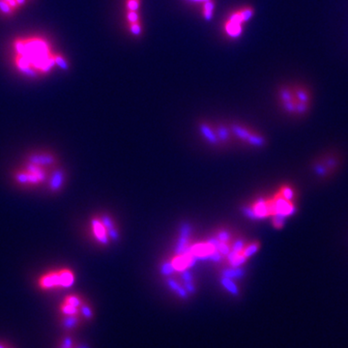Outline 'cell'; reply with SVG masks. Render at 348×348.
Masks as SVG:
<instances>
[{"instance_id": "cell-1", "label": "cell", "mask_w": 348, "mask_h": 348, "mask_svg": "<svg viewBox=\"0 0 348 348\" xmlns=\"http://www.w3.org/2000/svg\"><path fill=\"white\" fill-rule=\"evenodd\" d=\"M12 50L15 68L28 78L46 76L55 67L69 68L65 57L55 52L50 43L41 36L17 38L12 44Z\"/></svg>"}, {"instance_id": "cell-2", "label": "cell", "mask_w": 348, "mask_h": 348, "mask_svg": "<svg viewBox=\"0 0 348 348\" xmlns=\"http://www.w3.org/2000/svg\"><path fill=\"white\" fill-rule=\"evenodd\" d=\"M278 100L280 107L292 116L307 115L312 107L313 94L302 84H286L279 87Z\"/></svg>"}, {"instance_id": "cell-3", "label": "cell", "mask_w": 348, "mask_h": 348, "mask_svg": "<svg viewBox=\"0 0 348 348\" xmlns=\"http://www.w3.org/2000/svg\"><path fill=\"white\" fill-rule=\"evenodd\" d=\"M76 280L75 273L69 268L48 271L37 279V286L42 291L63 289L73 286Z\"/></svg>"}, {"instance_id": "cell-4", "label": "cell", "mask_w": 348, "mask_h": 348, "mask_svg": "<svg viewBox=\"0 0 348 348\" xmlns=\"http://www.w3.org/2000/svg\"><path fill=\"white\" fill-rule=\"evenodd\" d=\"M255 15V9L251 6L242 7L232 12L223 23V31L232 39L239 38L243 32V25L248 23Z\"/></svg>"}, {"instance_id": "cell-5", "label": "cell", "mask_w": 348, "mask_h": 348, "mask_svg": "<svg viewBox=\"0 0 348 348\" xmlns=\"http://www.w3.org/2000/svg\"><path fill=\"white\" fill-rule=\"evenodd\" d=\"M26 177H27V186H38L43 184L48 179V172L46 167L37 165L31 162H25L23 166Z\"/></svg>"}, {"instance_id": "cell-6", "label": "cell", "mask_w": 348, "mask_h": 348, "mask_svg": "<svg viewBox=\"0 0 348 348\" xmlns=\"http://www.w3.org/2000/svg\"><path fill=\"white\" fill-rule=\"evenodd\" d=\"M318 156L321 158V160L325 162V164L329 167V169L334 175H336L340 170L343 163V157L339 151L330 149L318 154Z\"/></svg>"}, {"instance_id": "cell-7", "label": "cell", "mask_w": 348, "mask_h": 348, "mask_svg": "<svg viewBox=\"0 0 348 348\" xmlns=\"http://www.w3.org/2000/svg\"><path fill=\"white\" fill-rule=\"evenodd\" d=\"M310 169L313 176L320 182H326L335 176L318 155L310 162Z\"/></svg>"}, {"instance_id": "cell-8", "label": "cell", "mask_w": 348, "mask_h": 348, "mask_svg": "<svg viewBox=\"0 0 348 348\" xmlns=\"http://www.w3.org/2000/svg\"><path fill=\"white\" fill-rule=\"evenodd\" d=\"M25 162H31L43 167H48L57 163V158L54 154L49 152H36L29 154L26 157Z\"/></svg>"}, {"instance_id": "cell-9", "label": "cell", "mask_w": 348, "mask_h": 348, "mask_svg": "<svg viewBox=\"0 0 348 348\" xmlns=\"http://www.w3.org/2000/svg\"><path fill=\"white\" fill-rule=\"evenodd\" d=\"M83 323L81 315H59V325L64 333H75Z\"/></svg>"}, {"instance_id": "cell-10", "label": "cell", "mask_w": 348, "mask_h": 348, "mask_svg": "<svg viewBox=\"0 0 348 348\" xmlns=\"http://www.w3.org/2000/svg\"><path fill=\"white\" fill-rule=\"evenodd\" d=\"M255 216L258 219H264L272 216V201L271 198H258L252 205Z\"/></svg>"}, {"instance_id": "cell-11", "label": "cell", "mask_w": 348, "mask_h": 348, "mask_svg": "<svg viewBox=\"0 0 348 348\" xmlns=\"http://www.w3.org/2000/svg\"><path fill=\"white\" fill-rule=\"evenodd\" d=\"M48 189L52 193H57L65 182V171L62 168H54L52 172L48 175Z\"/></svg>"}, {"instance_id": "cell-12", "label": "cell", "mask_w": 348, "mask_h": 348, "mask_svg": "<svg viewBox=\"0 0 348 348\" xmlns=\"http://www.w3.org/2000/svg\"><path fill=\"white\" fill-rule=\"evenodd\" d=\"M91 228H92L93 235L95 239L102 245H107L109 242V238L107 235V230L104 227V224L100 220V218H93L91 220Z\"/></svg>"}, {"instance_id": "cell-13", "label": "cell", "mask_w": 348, "mask_h": 348, "mask_svg": "<svg viewBox=\"0 0 348 348\" xmlns=\"http://www.w3.org/2000/svg\"><path fill=\"white\" fill-rule=\"evenodd\" d=\"M217 249L208 242L196 244L191 247V253L197 259H210V256Z\"/></svg>"}, {"instance_id": "cell-14", "label": "cell", "mask_w": 348, "mask_h": 348, "mask_svg": "<svg viewBox=\"0 0 348 348\" xmlns=\"http://www.w3.org/2000/svg\"><path fill=\"white\" fill-rule=\"evenodd\" d=\"M20 8L17 0H0V13L4 16H12Z\"/></svg>"}, {"instance_id": "cell-15", "label": "cell", "mask_w": 348, "mask_h": 348, "mask_svg": "<svg viewBox=\"0 0 348 348\" xmlns=\"http://www.w3.org/2000/svg\"><path fill=\"white\" fill-rule=\"evenodd\" d=\"M59 315H81L80 308L70 305L66 302L61 301L58 307Z\"/></svg>"}, {"instance_id": "cell-16", "label": "cell", "mask_w": 348, "mask_h": 348, "mask_svg": "<svg viewBox=\"0 0 348 348\" xmlns=\"http://www.w3.org/2000/svg\"><path fill=\"white\" fill-rule=\"evenodd\" d=\"M199 130L202 134V136L209 141L211 144H217L219 139L217 137V134L212 130V128L208 126L206 123H202L199 126Z\"/></svg>"}, {"instance_id": "cell-17", "label": "cell", "mask_w": 348, "mask_h": 348, "mask_svg": "<svg viewBox=\"0 0 348 348\" xmlns=\"http://www.w3.org/2000/svg\"><path fill=\"white\" fill-rule=\"evenodd\" d=\"M226 256H227L228 262L231 265L232 268H237V267L243 265L244 263L248 259L245 255H243L242 253H236V252H233V251H230V253Z\"/></svg>"}, {"instance_id": "cell-18", "label": "cell", "mask_w": 348, "mask_h": 348, "mask_svg": "<svg viewBox=\"0 0 348 348\" xmlns=\"http://www.w3.org/2000/svg\"><path fill=\"white\" fill-rule=\"evenodd\" d=\"M215 11L214 0H209L202 4V16L206 21H211Z\"/></svg>"}, {"instance_id": "cell-19", "label": "cell", "mask_w": 348, "mask_h": 348, "mask_svg": "<svg viewBox=\"0 0 348 348\" xmlns=\"http://www.w3.org/2000/svg\"><path fill=\"white\" fill-rule=\"evenodd\" d=\"M80 312H81V317L84 320V322L91 321L94 318V311H93L91 306L85 301L81 304Z\"/></svg>"}, {"instance_id": "cell-20", "label": "cell", "mask_w": 348, "mask_h": 348, "mask_svg": "<svg viewBox=\"0 0 348 348\" xmlns=\"http://www.w3.org/2000/svg\"><path fill=\"white\" fill-rule=\"evenodd\" d=\"M247 142L255 147H263L266 144V139L264 137L258 135V134H254L252 133L250 135V137L247 139Z\"/></svg>"}, {"instance_id": "cell-21", "label": "cell", "mask_w": 348, "mask_h": 348, "mask_svg": "<svg viewBox=\"0 0 348 348\" xmlns=\"http://www.w3.org/2000/svg\"><path fill=\"white\" fill-rule=\"evenodd\" d=\"M244 275H245V271L239 267L222 271V277H225V278H243Z\"/></svg>"}, {"instance_id": "cell-22", "label": "cell", "mask_w": 348, "mask_h": 348, "mask_svg": "<svg viewBox=\"0 0 348 348\" xmlns=\"http://www.w3.org/2000/svg\"><path fill=\"white\" fill-rule=\"evenodd\" d=\"M232 132L236 137H238L239 139H243V140H246V141L250 137V135L252 134V132L250 130L242 127L240 125H236V124L232 125Z\"/></svg>"}, {"instance_id": "cell-23", "label": "cell", "mask_w": 348, "mask_h": 348, "mask_svg": "<svg viewBox=\"0 0 348 348\" xmlns=\"http://www.w3.org/2000/svg\"><path fill=\"white\" fill-rule=\"evenodd\" d=\"M278 193L281 197H284L285 199L294 202V200H295V191H294V189L291 186L284 185L280 187Z\"/></svg>"}, {"instance_id": "cell-24", "label": "cell", "mask_w": 348, "mask_h": 348, "mask_svg": "<svg viewBox=\"0 0 348 348\" xmlns=\"http://www.w3.org/2000/svg\"><path fill=\"white\" fill-rule=\"evenodd\" d=\"M220 282L222 284V286L227 290L228 292H230L233 295H238L239 294V289L236 286V284L231 280V278H225V277H221Z\"/></svg>"}, {"instance_id": "cell-25", "label": "cell", "mask_w": 348, "mask_h": 348, "mask_svg": "<svg viewBox=\"0 0 348 348\" xmlns=\"http://www.w3.org/2000/svg\"><path fill=\"white\" fill-rule=\"evenodd\" d=\"M259 249H260L259 243L258 242H255V243L250 244L247 247H245L243 251H242V254L247 258H249V257H251V256H253L255 254H256Z\"/></svg>"}, {"instance_id": "cell-26", "label": "cell", "mask_w": 348, "mask_h": 348, "mask_svg": "<svg viewBox=\"0 0 348 348\" xmlns=\"http://www.w3.org/2000/svg\"><path fill=\"white\" fill-rule=\"evenodd\" d=\"M285 220H286V217L281 216V215H274V216H272L273 225L277 229H280V228L283 227V225L285 223Z\"/></svg>"}, {"instance_id": "cell-27", "label": "cell", "mask_w": 348, "mask_h": 348, "mask_svg": "<svg viewBox=\"0 0 348 348\" xmlns=\"http://www.w3.org/2000/svg\"><path fill=\"white\" fill-rule=\"evenodd\" d=\"M129 31L134 36H140L142 33V25L140 22L134 23H128Z\"/></svg>"}, {"instance_id": "cell-28", "label": "cell", "mask_w": 348, "mask_h": 348, "mask_svg": "<svg viewBox=\"0 0 348 348\" xmlns=\"http://www.w3.org/2000/svg\"><path fill=\"white\" fill-rule=\"evenodd\" d=\"M174 268L171 261H164L161 266V273L163 276H169L173 273Z\"/></svg>"}, {"instance_id": "cell-29", "label": "cell", "mask_w": 348, "mask_h": 348, "mask_svg": "<svg viewBox=\"0 0 348 348\" xmlns=\"http://www.w3.org/2000/svg\"><path fill=\"white\" fill-rule=\"evenodd\" d=\"M217 137H218L219 140L225 141L229 137V131L224 126L220 125L219 127L217 128Z\"/></svg>"}, {"instance_id": "cell-30", "label": "cell", "mask_w": 348, "mask_h": 348, "mask_svg": "<svg viewBox=\"0 0 348 348\" xmlns=\"http://www.w3.org/2000/svg\"><path fill=\"white\" fill-rule=\"evenodd\" d=\"M100 220L102 221V223L104 224V227L106 228V230H109L111 228H114L115 225H114V222L112 219L108 216V215H102Z\"/></svg>"}, {"instance_id": "cell-31", "label": "cell", "mask_w": 348, "mask_h": 348, "mask_svg": "<svg viewBox=\"0 0 348 348\" xmlns=\"http://www.w3.org/2000/svg\"><path fill=\"white\" fill-rule=\"evenodd\" d=\"M125 6L127 11H138L140 7V0H126Z\"/></svg>"}, {"instance_id": "cell-32", "label": "cell", "mask_w": 348, "mask_h": 348, "mask_svg": "<svg viewBox=\"0 0 348 348\" xmlns=\"http://www.w3.org/2000/svg\"><path fill=\"white\" fill-rule=\"evenodd\" d=\"M126 20L128 23H134L140 22V17H139L138 11H127L126 13Z\"/></svg>"}, {"instance_id": "cell-33", "label": "cell", "mask_w": 348, "mask_h": 348, "mask_svg": "<svg viewBox=\"0 0 348 348\" xmlns=\"http://www.w3.org/2000/svg\"><path fill=\"white\" fill-rule=\"evenodd\" d=\"M216 249L218 250V252L220 253V255H227L230 253V251H231V249L229 248L228 244L222 243V242H220V241L218 243V245L216 246Z\"/></svg>"}, {"instance_id": "cell-34", "label": "cell", "mask_w": 348, "mask_h": 348, "mask_svg": "<svg viewBox=\"0 0 348 348\" xmlns=\"http://www.w3.org/2000/svg\"><path fill=\"white\" fill-rule=\"evenodd\" d=\"M216 237L219 239V241L222 242V243H228L230 238H231V234L227 230H220L217 234Z\"/></svg>"}, {"instance_id": "cell-35", "label": "cell", "mask_w": 348, "mask_h": 348, "mask_svg": "<svg viewBox=\"0 0 348 348\" xmlns=\"http://www.w3.org/2000/svg\"><path fill=\"white\" fill-rule=\"evenodd\" d=\"M244 248H245V241L242 239H239V240L235 241L232 245L231 251L236 252V253H242Z\"/></svg>"}, {"instance_id": "cell-36", "label": "cell", "mask_w": 348, "mask_h": 348, "mask_svg": "<svg viewBox=\"0 0 348 348\" xmlns=\"http://www.w3.org/2000/svg\"><path fill=\"white\" fill-rule=\"evenodd\" d=\"M244 215L249 218V219H252V220H257L256 216H255V212L254 210L252 208V206H249V207H244L243 208Z\"/></svg>"}, {"instance_id": "cell-37", "label": "cell", "mask_w": 348, "mask_h": 348, "mask_svg": "<svg viewBox=\"0 0 348 348\" xmlns=\"http://www.w3.org/2000/svg\"><path fill=\"white\" fill-rule=\"evenodd\" d=\"M107 235H108V238L112 241H117L119 239V233L117 231L115 227L107 230Z\"/></svg>"}, {"instance_id": "cell-38", "label": "cell", "mask_w": 348, "mask_h": 348, "mask_svg": "<svg viewBox=\"0 0 348 348\" xmlns=\"http://www.w3.org/2000/svg\"><path fill=\"white\" fill-rule=\"evenodd\" d=\"M167 285H168L171 289L174 290L175 292L180 287V285L178 284V282H177L176 280L172 279V278H168V279H167Z\"/></svg>"}, {"instance_id": "cell-39", "label": "cell", "mask_w": 348, "mask_h": 348, "mask_svg": "<svg viewBox=\"0 0 348 348\" xmlns=\"http://www.w3.org/2000/svg\"><path fill=\"white\" fill-rule=\"evenodd\" d=\"M182 278L185 280V282H191V281H193V276H192L191 272L188 271V270H184V271L182 272Z\"/></svg>"}, {"instance_id": "cell-40", "label": "cell", "mask_w": 348, "mask_h": 348, "mask_svg": "<svg viewBox=\"0 0 348 348\" xmlns=\"http://www.w3.org/2000/svg\"><path fill=\"white\" fill-rule=\"evenodd\" d=\"M186 290H187V292H189V293H194L195 291H196V288H195V285H194V283H193V281H191V282H186Z\"/></svg>"}, {"instance_id": "cell-41", "label": "cell", "mask_w": 348, "mask_h": 348, "mask_svg": "<svg viewBox=\"0 0 348 348\" xmlns=\"http://www.w3.org/2000/svg\"><path fill=\"white\" fill-rule=\"evenodd\" d=\"M0 348H16L13 344L5 340H0Z\"/></svg>"}, {"instance_id": "cell-42", "label": "cell", "mask_w": 348, "mask_h": 348, "mask_svg": "<svg viewBox=\"0 0 348 348\" xmlns=\"http://www.w3.org/2000/svg\"><path fill=\"white\" fill-rule=\"evenodd\" d=\"M187 2H190V3H204L206 1H209V0H185Z\"/></svg>"}]
</instances>
